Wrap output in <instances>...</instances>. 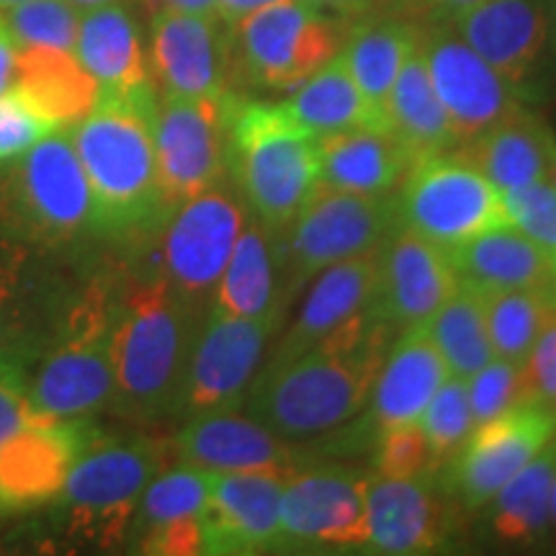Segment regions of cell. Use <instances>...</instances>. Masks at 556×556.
Returning <instances> with one entry per match:
<instances>
[{"instance_id":"6da1fadb","label":"cell","mask_w":556,"mask_h":556,"mask_svg":"<svg viewBox=\"0 0 556 556\" xmlns=\"http://www.w3.org/2000/svg\"><path fill=\"white\" fill-rule=\"evenodd\" d=\"M392 336L361 312L309 351L261 366L240 409L291 443L330 433L368 405Z\"/></svg>"},{"instance_id":"7a4b0ae2","label":"cell","mask_w":556,"mask_h":556,"mask_svg":"<svg viewBox=\"0 0 556 556\" xmlns=\"http://www.w3.org/2000/svg\"><path fill=\"white\" fill-rule=\"evenodd\" d=\"M206 309L180 294L160 270L119 287L111 397L116 413L135 422L178 417L186 366Z\"/></svg>"},{"instance_id":"3957f363","label":"cell","mask_w":556,"mask_h":556,"mask_svg":"<svg viewBox=\"0 0 556 556\" xmlns=\"http://www.w3.org/2000/svg\"><path fill=\"white\" fill-rule=\"evenodd\" d=\"M157 106L103 99L70 127L101 235H150L170 217L160 193L152 119Z\"/></svg>"},{"instance_id":"277c9868","label":"cell","mask_w":556,"mask_h":556,"mask_svg":"<svg viewBox=\"0 0 556 556\" xmlns=\"http://www.w3.org/2000/svg\"><path fill=\"white\" fill-rule=\"evenodd\" d=\"M116 289L93 278L70 294L45 348L29 368L34 420L93 422L114 397Z\"/></svg>"},{"instance_id":"5b68a950","label":"cell","mask_w":556,"mask_h":556,"mask_svg":"<svg viewBox=\"0 0 556 556\" xmlns=\"http://www.w3.org/2000/svg\"><path fill=\"white\" fill-rule=\"evenodd\" d=\"M227 173L250 217L283 238L317 186V137L283 101L238 99L229 116Z\"/></svg>"},{"instance_id":"8992f818","label":"cell","mask_w":556,"mask_h":556,"mask_svg":"<svg viewBox=\"0 0 556 556\" xmlns=\"http://www.w3.org/2000/svg\"><path fill=\"white\" fill-rule=\"evenodd\" d=\"M168 451L148 435L114 438L93 428L50 503L62 536L99 548L127 544L139 497L165 467Z\"/></svg>"},{"instance_id":"52a82bcc","label":"cell","mask_w":556,"mask_h":556,"mask_svg":"<svg viewBox=\"0 0 556 556\" xmlns=\"http://www.w3.org/2000/svg\"><path fill=\"white\" fill-rule=\"evenodd\" d=\"M3 232L39 250L78 245L99 232L96 201L70 127L41 137L0 178Z\"/></svg>"},{"instance_id":"ba28073f","label":"cell","mask_w":556,"mask_h":556,"mask_svg":"<svg viewBox=\"0 0 556 556\" xmlns=\"http://www.w3.org/2000/svg\"><path fill=\"white\" fill-rule=\"evenodd\" d=\"M229 29V62L250 86L294 90L328 65L345 34L328 13L304 0H278L242 16Z\"/></svg>"},{"instance_id":"9c48e42d","label":"cell","mask_w":556,"mask_h":556,"mask_svg":"<svg viewBox=\"0 0 556 556\" xmlns=\"http://www.w3.org/2000/svg\"><path fill=\"white\" fill-rule=\"evenodd\" d=\"M397 204L400 225L443 250L510 225L503 191L458 150L417 157Z\"/></svg>"},{"instance_id":"30bf717a","label":"cell","mask_w":556,"mask_h":556,"mask_svg":"<svg viewBox=\"0 0 556 556\" xmlns=\"http://www.w3.org/2000/svg\"><path fill=\"white\" fill-rule=\"evenodd\" d=\"M400 227L397 193H348L315 186L287 229V278L304 283L336 263L374 253Z\"/></svg>"},{"instance_id":"8fae6325","label":"cell","mask_w":556,"mask_h":556,"mask_svg":"<svg viewBox=\"0 0 556 556\" xmlns=\"http://www.w3.org/2000/svg\"><path fill=\"white\" fill-rule=\"evenodd\" d=\"M235 93L214 99L163 96L152 119L157 180L165 206L173 212L197 193L225 184L229 116Z\"/></svg>"},{"instance_id":"7c38bea8","label":"cell","mask_w":556,"mask_h":556,"mask_svg":"<svg viewBox=\"0 0 556 556\" xmlns=\"http://www.w3.org/2000/svg\"><path fill=\"white\" fill-rule=\"evenodd\" d=\"M281 317H235L208 307L193 338L178 417L240 409Z\"/></svg>"},{"instance_id":"4fadbf2b","label":"cell","mask_w":556,"mask_h":556,"mask_svg":"<svg viewBox=\"0 0 556 556\" xmlns=\"http://www.w3.org/2000/svg\"><path fill=\"white\" fill-rule=\"evenodd\" d=\"M248 217L245 201L225 184L178 204L163 225L160 276L206 307Z\"/></svg>"},{"instance_id":"5bb4252c","label":"cell","mask_w":556,"mask_h":556,"mask_svg":"<svg viewBox=\"0 0 556 556\" xmlns=\"http://www.w3.org/2000/svg\"><path fill=\"white\" fill-rule=\"evenodd\" d=\"M451 26L523 99L556 65V0H482Z\"/></svg>"},{"instance_id":"9a60e30c","label":"cell","mask_w":556,"mask_h":556,"mask_svg":"<svg viewBox=\"0 0 556 556\" xmlns=\"http://www.w3.org/2000/svg\"><path fill=\"white\" fill-rule=\"evenodd\" d=\"M556 438V409L546 402L526 400L471 430L451 458V484L467 510H482L531 458Z\"/></svg>"},{"instance_id":"2e32d148","label":"cell","mask_w":556,"mask_h":556,"mask_svg":"<svg viewBox=\"0 0 556 556\" xmlns=\"http://www.w3.org/2000/svg\"><path fill=\"white\" fill-rule=\"evenodd\" d=\"M420 52L458 148L523 106L518 88L479 58L451 24H435L420 34Z\"/></svg>"},{"instance_id":"e0dca14e","label":"cell","mask_w":556,"mask_h":556,"mask_svg":"<svg viewBox=\"0 0 556 556\" xmlns=\"http://www.w3.org/2000/svg\"><path fill=\"white\" fill-rule=\"evenodd\" d=\"M366 490L368 477L351 467L294 471L281 497V546L364 552Z\"/></svg>"},{"instance_id":"ac0fdd59","label":"cell","mask_w":556,"mask_h":556,"mask_svg":"<svg viewBox=\"0 0 556 556\" xmlns=\"http://www.w3.org/2000/svg\"><path fill=\"white\" fill-rule=\"evenodd\" d=\"M67 296L39 248L0 232V361L29 371Z\"/></svg>"},{"instance_id":"d6986e66","label":"cell","mask_w":556,"mask_h":556,"mask_svg":"<svg viewBox=\"0 0 556 556\" xmlns=\"http://www.w3.org/2000/svg\"><path fill=\"white\" fill-rule=\"evenodd\" d=\"M283 471H212L201 513L204 554H261L281 546Z\"/></svg>"},{"instance_id":"ffe728a7","label":"cell","mask_w":556,"mask_h":556,"mask_svg":"<svg viewBox=\"0 0 556 556\" xmlns=\"http://www.w3.org/2000/svg\"><path fill=\"white\" fill-rule=\"evenodd\" d=\"M456 289L446 250L400 225L379 250L377 294L368 312L392 330H407L435 315Z\"/></svg>"},{"instance_id":"44dd1931","label":"cell","mask_w":556,"mask_h":556,"mask_svg":"<svg viewBox=\"0 0 556 556\" xmlns=\"http://www.w3.org/2000/svg\"><path fill=\"white\" fill-rule=\"evenodd\" d=\"M219 16L160 9L152 16V70L163 96L214 99L229 93V34Z\"/></svg>"},{"instance_id":"7402d4cb","label":"cell","mask_w":556,"mask_h":556,"mask_svg":"<svg viewBox=\"0 0 556 556\" xmlns=\"http://www.w3.org/2000/svg\"><path fill=\"white\" fill-rule=\"evenodd\" d=\"M178 464L204 471H283L294 475L304 454L245 409H222L186 420L173 438Z\"/></svg>"},{"instance_id":"603a6c76","label":"cell","mask_w":556,"mask_h":556,"mask_svg":"<svg viewBox=\"0 0 556 556\" xmlns=\"http://www.w3.org/2000/svg\"><path fill=\"white\" fill-rule=\"evenodd\" d=\"M93 433L90 422L31 420L0 446V513L50 505L75 456Z\"/></svg>"},{"instance_id":"cb8c5ba5","label":"cell","mask_w":556,"mask_h":556,"mask_svg":"<svg viewBox=\"0 0 556 556\" xmlns=\"http://www.w3.org/2000/svg\"><path fill=\"white\" fill-rule=\"evenodd\" d=\"M435 475L413 479L368 477L366 546L368 554H433L451 533L448 505L438 495Z\"/></svg>"},{"instance_id":"d4e9b609","label":"cell","mask_w":556,"mask_h":556,"mask_svg":"<svg viewBox=\"0 0 556 556\" xmlns=\"http://www.w3.org/2000/svg\"><path fill=\"white\" fill-rule=\"evenodd\" d=\"M73 52L103 99L157 106L160 99L150 78L137 21L116 0L80 13Z\"/></svg>"},{"instance_id":"484cf974","label":"cell","mask_w":556,"mask_h":556,"mask_svg":"<svg viewBox=\"0 0 556 556\" xmlns=\"http://www.w3.org/2000/svg\"><path fill=\"white\" fill-rule=\"evenodd\" d=\"M212 486V471L176 464L160 469L139 497L129 539L137 552L155 556L204 554L201 513Z\"/></svg>"},{"instance_id":"4316f807","label":"cell","mask_w":556,"mask_h":556,"mask_svg":"<svg viewBox=\"0 0 556 556\" xmlns=\"http://www.w3.org/2000/svg\"><path fill=\"white\" fill-rule=\"evenodd\" d=\"M448 377L446 361L426 328L415 325L402 330L397 343L389 345L368 394V417L377 433L420 420L428 402Z\"/></svg>"},{"instance_id":"83f0119b","label":"cell","mask_w":556,"mask_h":556,"mask_svg":"<svg viewBox=\"0 0 556 556\" xmlns=\"http://www.w3.org/2000/svg\"><path fill=\"white\" fill-rule=\"evenodd\" d=\"M381 250V248H379ZM379 250L336 263L317 274L315 287L299 307L291 328L278 338L268 361H287L309 351L348 319L371 307L379 281Z\"/></svg>"},{"instance_id":"f1b7e54d","label":"cell","mask_w":556,"mask_h":556,"mask_svg":"<svg viewBox=\"0 0 556 556\" xmlns=\"http://www.w3.org/2000/svg\"><path fill=\"white\" fill-rule=\"evenodd\" d=\"M456 150L503 193L548 180L556 168L554 131L526 106Z\"/></svg>"},{"instance_id":"f546056e","label":"cell","mask_w":556,"mask_h":556,"mask_svg":"<svg viewBox=\"0 0 556 556\" xmlns=\"http://www.w3.org/2000/svg\"><path fill=\"white\" fill-rule=\"evenodd\" d=\"M415 157L389 129H351L317 137V186L348 193H394Z\"/></svg>"},{"instance_id":"4dcf8cb0","label":"cell","mask_w":556,"mask_h":556,"mask_svg":"<svg viewBox=\"0 0 556 556\" xmlns=\"http://www.w3.org/2000/svg\"><path fill=\"white\" fill-rule=\"evenodd\" d=\"M446 255L458 283L479 294L548 287L552 276V258L513 225L486 229L477 238L446 248Z\"/></svg>"},{"instance_id":"1f68e13d","label":"cell","mask_w":556,"mask_h":556,"mask_svg":"<svg viewBox=\"0 0 556 556\" xmlns=\"http://www.w3.org/2000/svg\"><path fill=\"white\" fill-rule=\"evenodd\" d=\"M11 88L58 129L78 124L99 101V86L83 70L75 52L45 47L18 50Z\"/></svg>"},{"instance_id":"d6a6232c","label":"cell","mask_w":556,"mask_h":556,"mask_svg":"<svg viewBox=\"0 0 556 556\" xmlns=\"http://www.w3.org/2000/svg\"><path fill=\"white\" fill-rule=\"evenodd\" d=\"M276 238L248 217L214 289V309L235 317H281Z\"/></svg>"},{"instance_id":"836d02e7","label":"cell","mask_w":556,"mask_h":556,"mask_svg":"<svg viewBox=\"0 0 556 556\" xmlns=\"http://www.w3.org/2000/svg\"><path fill=\"white\" fill-rule=\"evenodd\" d=\"M417 41H420V31L413 24H407V21L397 16L366 18L358 21L345 34L343 47L338 52L351 78L361 88V93L366 96L368 106L377 111L379 119L387 124V129L389 93H392L402 65L415 52Z\"/></svg>"},{"instance_id":"e575fe53","label":"cell","mask_w":556,"mask_h":556,"mask_svg":"<svg viewBox=\"0 0 556 556\" xmlns=\"http://www.w3.org/2000/svg\"><path fill=\"white\" fill-rule=\"evenodd\" d=\"M389 131L405 144L415 160L458 148L446 109L430 83L420 41L402 65L387 103Z\"/></svg>"},{"instance_id":"d590c367","label":"cell","mask_w":556,"mask_h":556,"mask_svg":"<svg viewBox=\"0 0 556 556\" xmlns=\"http://www.w3.org/2000/svg\"><path fill=\"white\" fill-rule=\"evenodd\" d=\"M283 103L315 137L351 129H387L377 111L368 106L366 96L351 78L340 54L291 90Z\"/></svg>"},{"instance_id":"8d00e7d4","label":"cell","mask_w":556,"mask_h":556,"mask_svg":"<svg viewBox=\"0 0 556 556\" xmlns=\"http://www.w3.org/2000/svg\"><path fill=\"white\" fill-rule=\"evenodd\" d=\"M556 475V438L536 458L526 464L516 477L507 479L503 490L490 500V526L505 544H539L546 536L548 500Z\"/></svg>"},{"instance_id":"74e56055","label":"cell","mask_w":556,"mask_h":556,"mask_svg":"<svg viewBox=\"0 0 556 556\" xmlns=\"http://www.w3.org/2000/svg\"><path fill=\"white\" fill-rule=\"evenodd\" d=\"M422 328L441 351L451 377L467 381L495 358L490 332H486L482 296L475 289L458 283L454 294L438 307L435 315L422 323Z\"/></svg>"},{"instance_id":"f35d334b","label":"cell","mask_w":556,"mask_h":556,"mask_svg":"<svg viewBox=\"0 0 556 556\" xmlns=\"http://www.w3.org/2000/svg\"><path fill=\"white\" fill-rule=\"evenodd\" d=\"M479 294V291H477ZM482 296L486 332L497 358L526 366L533 345L556 312V302L548 287L486 291Z\"/></svg>"},{"instance_id":"ab89813d","label":"cell","mask_w":556,"mask_h":556,"mask_svg":"<svg viewBox=\"0 0 556 556\" xmlns=\"http://www.w3.org/2000/svg\"><path fill=\"white\" fill-rule=\"evenodd\" d=\"M0 18L18 50H31V47L75 50L80 11L67 0H26V3L0 11Z\"/></svg>"},{"instance_id":"60d3db41","label":"cell","mask_w":556,"mask_h":556,"mask_svg":"<svg viewBox=\"0 0 556 556\" xmlns=\"http://www.w3.org/2000/svg\"><path fill=\"white\" fill-rule=\"evenodd\" d=\"M417 426L426 433L438 462H451L458 454V448L467 443L471 430H475L467 381L458 377H448L443 381L433 400L428 402L426 413L417 420Z\"/></svg>"},{"instance_id":"b9f144b4","label":"cell","mask_w":556,"mask_h":556,"mask_svg":"<svg viewBox=\"0 0 556 556\" xmlns=\"http://www.w3.org/2000/svg\"><path fill=\"white\" fill-rule=\"evenodd\" d=\"M377 454H374V469L377 477L387 479H413L430 477L443 467L430 448L426 433L417 422L409 426L387 428L377 433Z\"/></svg>"},{"instance_id":"7bdbcfd3","label":"cell","mask_w":556,"mask_h":556,"mask_svg":"<svg viewBox=\"0 0 556 556\" xmlns=\"http://www.w3.org/2000/svg\"><path fill=\"white\" fill-rule=\"evenodd\" d=\"M467 389L475 426L503 415L505 409L516 407L520 402L533 400L528 394L523 366L497 356L484 368H479L475 377L467 379Z\"/></svg>"},{"instance_id":"ee69618b","label":"cell","mask_w":556,"mask_h":556,"mask_svg":"<svg viewBox=\"0 0 556 556\" xmlns=\"http://www.w3.org/2000/svg\"><path fill=\"white\" fill-rule=\"evenodd\" d=\"M505 208L510 225L536 242L552 258L556 250V186L554 180L523 186V189L505 191Z\"/></svg>"},{"instance_id":"f6af8a7d","label":"cell","mask_w":556,"mask_h":556,"mask_svg":"<svg viewBox=\"0 0 556 556\" xmlns=\"http://www.w3.org/2000/svg\"><path fill=\"white\" fill-rule=\"evenodd\" d=\"M54 129L58 127L37 114L16 88L0 93V165L13 163Z\"/></svg>"},{"instance_id":"bcb514c9","label":"cell","mask_w":556,"mask_h":556,"mask_svg":"<svg viewBox=\"0 0 556 556\" xmlns=\"http://www.w3.org/2000/svg\"><path fill=\"white\" fill-rule=\"evenodd\" d=\"M31 420L29 371L0 361V446Z\"/></svg>"},{"instance_id":"7dc6e473","label":"cell","mask_w":556,"mask_h":556,"mask_svg":"<svg viewBox=\"0 0 556 556\" xmlns=\"http://www.w3.org/2000/svg\"><path fill=\"white\" fill-rule=\"evenodd\" d=\"M523 371L528 394L556 409V312L541 330Z\"/></svg>"},{"instance_id":"c3c4849f","label":"cell","mask_w":556,"mask_h":556,"mask_svg":"<svg viewBox=\"0 0 556 556\" xmlns=\"http://www.w3.org/2000/svg\"><path fill=\"white\" fill-rule=\"evenodd\" d=\"M304 3L338 18H364L374 9L371 0H304Z\"/></svg>"},{"instance_id":"681fc988","label":"cell","mask_w":556,"mask_h":556,"mask_svg":"<svg viewBox=\"0 0 556 556\" xmlns=\"http://www.w3.org/2000/svg\"><path fill=\"white\" fill-rule=\"evenodd\" d=\"M16 58H18L16 41L11 39L3 18H0V93H5V90L13 86V78H16Z\"/></svg>"},{"instance_id":"f907efd6","label":"cell","mask_w":556,"mask_h":556,"mask_svg":"<svg viewBox=\"0 0 556 556\" xmlns=\"http://www.w3.org/2000/svg\"><path fill=\"white\" fill-rule=\"evenodd\" d=\"M270 3H278V0H217V16L225 26H232L238 24L242 16H248V13L258 11L263 5Z\"/></svg>"},{"instance_id":"816d5d0a","label":"cell","mask_w":556,"mask_h":556,"mask_svg":"<svg viewBox=\"0 0 556 556\" xmlns=\"http://www.w3.org/2000/svg\"><path fill=\"white\" fill-rule=\"evenodd\" d=\"M482 3V0H428L426 11L433 16L438 24H451V21L467 13L469 9Z\"/></svg>"},{"instance_id":"f5cc1de1","label":"cell","mask_w":556,"mask_h":556,"mask_svg":"<svg viewBox=\"0 0 556 556\" xmlns=\"http://www.w3.org/2000/svg\"><path fill=\"white\" fill-rule=\"evenodd\" d=\"M160 3H163V9L201 13V16H217V0H160Z\"/></svg>"},{"instance_id":"db71d44e","label":"cell","mask_w":556,"mask_h":556,"mask_svg":"<svg viewBox=\"0 0 556 556\" xmlns=\"http://www.w3.org/2000/svg\"><path fill=\"white\" fill-rule=\"evenodd\" d=\"M374 5H387V9H394V11H426V3L428 0H371Z\"/></svg>"},{"instance_id":"11a10c76","label":"cell","mask_w":556,"mask_h":556,"mask_svg":"<svg viewBox=\"0 0 556 556\" xmlns=\"http://www.w3.org/2000/svg\"><path fill=\"white\" fill-rule=\"evenodd\" d=\"M67 3L75 5V9L83 13V11H90V9H99V5L114 3V0H67Z\"/></svg>"},{"instance_id":"9f6ffc18","label":"cell","mask_w":556,"mask_h":556,"mask_svg":"<svg viewBox=\"0 0 556 556\" xmlns=\"http://www.w3.org/2000/svg\"><path fill=\"white\" fill-rule=\"evenodd\" d=\"M548 520H552V528L556 531V475L552 484V500H548Z\"/></svg>"},{"instance_id":"6f0895ef","label":"cell","mask_w":556,"mask_h":556,"mask_svg":"<svg viewBox=\"0 0 556 556\" xmlns=\"http://www.w3.org/2000/svg\"><path fill=\"white\" fill-rule=\"evenodd\" d=\"M548 291H552V299L556 302V250L552 255V276H548Z\"/></svg>"},{"instance_id":"680465c9","label":"cell","mask_w":556,"mask_h":556,"mask_svg":"<svg viewBox=\"0 0 556 556\" xmlns=\"http://www.w3.org/2000/svg\"><path fill=\"white\" fill-rule=\"evenodd\" d=\"M18 3H26V0H0V11L13 9V5H18Z\"/></svg>"},{"instance_id":"91938a15","label":"cell","mask_w":556,"mask_h":556,"mask_svg":"<svg viewBox=\"0 0 556 556\" xmlns=\"http://www.w3.org/2000/svg\"><path fill=\"white\" fill-rule=\"evenodd\" d=\"M552 180H554V186H556V168H554V176H552Z\"/></svg>"}]
</instances>
